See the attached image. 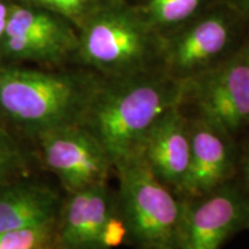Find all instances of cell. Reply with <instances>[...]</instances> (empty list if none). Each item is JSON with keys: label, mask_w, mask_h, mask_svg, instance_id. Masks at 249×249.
Segmentation results:
<instances>
[{"label": "cell", "mask_w": 249, "mask_h": 249, "mask_svg": "<svg viewBox=\"0 0 249 249\" xmlns=\"http://www.w3.org/2000/svg\"><path fill=\"white\" fill-rule=\"evenodd\" d=\"M234 21L224 8L202 12L161 35L160 67L180 81L192 79L229 57Z\"/></svg>", "instance_id": "ba28073f"}, {"label": "cell", "mask_w": 249, "mask_h": 249, "mask_svg": "<svg viewBox=\"0 0 249 249\" xmlns=\"http://www.w3.org/2000/svg\"><path fill=\"white\" fill-rule=\"evenodd\" d=\"M61 200L57 189L31 173L0 183V234L54 220Z\"/></svg>", "instance_id": "4fadbf2b"}, {"label": "cell", "mask_w": 249, "mask_h": 249, "mask_svg": "<svg viewBox=\"0 0 249 249\" xmlns=\"http://www.w3.org/2000/svg\"><path fill=\"white\" fill-rule=\"evenodd\" d=\"M230 135L249 124V53L246 44L213 67L183 81L181 107Z\"/></svg>", "instance_id": "5b68a950"}, {"label": "cell", "mask_w": 249, "mask_h": 249, "mask_svg": "<svg viewBox=\"0 0 249 249\" xmlns=\"http://www.w3.org/2000/svg\"><path fill=\"white\" fill-rule=\"evenodd\" d=\"M136 150L156 178L177 194L191 157L189 117L181 105L161 114L143 136Z\"/></svg>", "instance_id": "8fae6325"}, {"label": "cell", "mask_w": 249, "mask_h": 249, "mask_svg": "<svg viewBox=\"0 0 249 249\" xmlns=\"http://www.w3.org/2000/svg\"><path fill=\"white\" fill-rule=\"evenodd\" d=\"M77 29L66 18L44 9L11 2L0 64L36 62L59 66L75 55Z\"/></svg>", "instance_id": "52a82bcc"}, {"label": "cell", "mask_w": 249, "mask_h": 249, "mask_svg": "<svg viewBox=\"0 0 249 249\" xmlns=\"http://www.w3.org/2000/svg\"><path fill=\"white\" fill-rule=\"evenodd\" d=\"M117 204L108 182L66 193L55 222L59 249H101L104 224Z\"/></svg>", "instance_id": "7c38bea8"}, {"label": "cell", "mask_w": 249, "mask_h": 249, "mask_svg": "<svg viewBox=\"0 0 249 249\" xmlns=\"http://www.w3.org/2000/svg\"><path fill=\"white\" fill-rule=\"evenodd\" d=\"M245 44H246V46H247V50H248V53H249V38L247 39V42H246V43H245Z\"/></svg>", "instance_id": "44dd1931"}, {"label": "cell", "mask_w": 249, "mask_h": 249, "mask_svg": "<svg viewBox=\"0 0 249 249\" xmlns=\"http://www.w3.org/2000/svg\"><path fill=\"white\" fill-rule=\"evenodd\" d=\"M118 200L134 249H179L182 200L160 182L139 150L114 161Z\"/></svg>", "instance_id": "277c9868"}, {"label": "cell", "mask_w": 249, "mask_h": 249, "mask_svg": "<svg viewBox=\"0 0 249 249\" xmlns=\"http://www.w3.org/2000/svg\"><path fill=\"white\" fill-rule=\"evenodd\" d=\"M55 222L0 234V249H59Z\"/></svg>", "instance_id": "2e32d148"}, {"label": "cell", "mask_w": 249, "mask_h": 249, "mask_svg": "<svg viewBox=\"0 0 249 249\" xmlns=\"http://www.w3.org/2000/svg\"><path fill=\"white\" fill-rule=\"evenodd\" d=\"M191 157L177 192L180 198H196L230 182L234 172L232 136L197 116L189 117Z\"/></svg>", "instance_id": "30bf717a"}, {"label": "cell", "mask_w": 249, "mask_h": 249, "mask_svg": "<svg viewBox=\"0 0 249 249\" xmlns=\"http://www.w3.org/2000/svg\"><path fill=\"white\" fill-rule=\"evenodd\" d=\"M101 76L0 64V123L20 139L81 124Z\"/></svg>", "instance_id": "6da1fadb"}, {"label": "cell", "mask_w": 249, "mask_h": 249, "mask_svg": "<svg viewBox=\"0 0 249 249\" xmlns=\"http://www.w3.org/2000/svg\"><path fill=\"white\" fill-rule=\"evenodd\" d=\"M31 155L23 140L0 123V183L30 174Z\"/></svg>", "instance_id": "9a60e30c"}, {"label": "cell", "mask_w": 249, "mask_h": 249, "mask_svg": "<svg viewBox=\"0 0 249 249\" xmlns=\"http://www.w3.org/2000/svg\"><path fill=\"white\" fill-rule=\"evenodd\" d=\"M235 2L240 9L246 12V13H249V0H235Z\"/></svg>", "instance_id": "ffe728a7"}, {"label": "cell", "mask_w": 249, "mask_h": 249, "mask_svg": "<svg viewBox=\"0 0 249 249\" xmlns=\"http://www.w3.org/2000/svg\"><path fill=\"white\" fill-rule=\"evenodd\" d=\"M207 0H144L136 7L160 35L181 27L197 17Z\"/></svg>", "instance_id": "5bb4252c"}, {"label": "cell", "mask_w": 249, "mask_h": 249, "mask_svg": "<svg viewBox=\"0 0 249 249\" xmlns=\"http://www.w3.org/2000/svg\"><path fill=\"white\" fill-rule=\"evenodd\" d=\"M242 174H244V181L246 183V187L249 191V144L246 149L244 160H242Z\"/></svg>", "instance_id": "d6986e66"}, {"label": "cell", "mask_w": 249, "mask_h": 249, "mask_svg": "<svg viewBox=\"0 0 249 249\" xmlns=\"http://www.w3.org/2000/svg\"><path fill=\"white\" fill-rule=\"evenodd\" d=\"M179 249H222L249 230V195L231 183L196 198H181Z\"/></svg>", "instance_id": "9c48e42d"}, {"label": "cell", "mask_w": 249, "mask_h": 249, "mask_svg": "<svg viewBox=\"0 0 249 249\" xmlns=\"http://www.w3.org/2000/svg\"><path fill=\"white\" fill-rule=\"evenodd\" d=\"M161 35L136 7L107 0L77 28L74 59L102 77L160 67Z\"/></svg>", "instance_id": "3957f363"}, {"label": "cell", "mask_w": 249, "mask_h": 249, "mask_svg": "<svg viewBox=\"0 0 249 249\" xmlns=\"http://www.w3.org/2000/svg\"><path fill=\"white\" fill-rule=\"evenodd\" d=\"M9 12H11V2L0 0V44L4 39L7 28Z\"/></svg>", "instance_id": "ac0fdd59"}, {"label": "cell", "mask_w": 249, "mask_h": 249, "mask_svg": "<svg viewBox=\"0 0 249 249\" xmlns=\"http://www.w3.org/2000/svg\"><path fill=\"white\" fill-rule=\"evenodd\" d=\"M107 0H17V4L44 9L66 18L77 29Z\"/></svg>", "instance_id": "e0dca14e"}, {"label": "cell", "mask_w": 249, "mask_h": 249, "mask_svg": "<svg viewBox=\"0 0 249 249\" xmlns=\"http://www.w3.org/2000/svg\"><path fill=\"white\" fill-rule=\"evenodd\" d=\"M43 167L66 193L107 183L114 164L104 145L82 124H67L34 140Z\"/></svg>", "instance_id": "8992f818"}, {"label": "cell", "mask_w": 249, "mask_h": 249, "mask_svg": "<svg viewBox=\"0 0 249 249\" xmlns=\"http://www.w3.org/2000/svg\"><path fill=\"white\" fill-rule=\"evenodd\" d=\"M183 101V81L160 67L121 77H102L81 124L104 145L112 160L136 150L161 114Z\"/></svg>", "instance_id": "7a4b0ae2"}]
</instances>
